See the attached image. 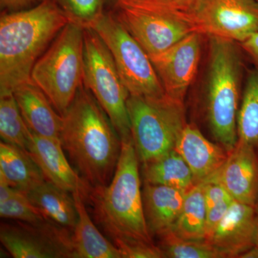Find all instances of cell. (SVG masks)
Segmentation results:
<instances>
[{"label": "cell", "instance_id": "6da1fadb", "mask_svg": "<svg viewBox=\"0 0 258 258\" xmlns=\"http://www.w3.org/2000/svg\"><path fill=\"white\" fill-rule=\"evenodd\" d=\"M62 117L61 144L83 179L91 186L109 184L119 159L121 139L83 84Z\"/></svg>", "mask_w": 258, "mask_h": 258}, {"label": "cell", "instance_id": "7a4b0ae2", "mask_svg": "<svg viewBox=\"0 0 258 258\" xmlns=\"http://www.w3.org/2000/svg\"><path fill=\"white\" fill-rule=\"evenodd\" d=\"M69 23L54 0H42L28 9L2 15L0 94L32 82L34 66Z\"/></svg>", "mask_w": 258, "mask_h": 258}, {"label": "cell", "instance_id": "3957f363", "mask_svg": "<svg viewBox=\"0 0 258 258\" xmlns=\"http://www.w3.org/2000/svg\"><path fill=\"white\" fill-rule=\"evenodd\" d=\"M139 163L133 139L122 142L111 181L91 186L86 197L93 204L97 220L113 240L154 242L144 215Z\"/></svg>", "mask_w": 258, "mask_h": 258}, {"label": "cell", "instance_id": "277c9868", "mask_svg": "<svg viewBox=\"0 0 258 258\" xmlns=\"http://www.w3.org/2000/svg\"><path fill=\"white\" fill-rule=\"evenodd\" d=\"M242 62L235 42L210 37L205 111L217 143L230 152L237 144Z\"/></svg>", "mask_w": 258, "mask_h": 258}, {"label": "cell", "instance_id": "5b68a950", "mask_svg": "<svg viewBox=\"0 0 258 258\" xmlns=\"http://www.w3.org/2000/svg\"><path fill=\"white\" fill-rule=\"evenodd\" d=\"M84 30L70 22L34 66L31 80L63 115L83 85Z\"/></svg>", "mask_w": 258, "mask_h": 258}, {"label": "cell", "instance_id": "8992f818", "mask_svg": "<svg viewBox=\"0 0 258 258\" xmlns=\"http://www.w3.org/2000/svg\"><path fill=\"white\" fill-rule=\"evenodd\" d=\"M127 108L139 162L154 160L173 149L187 124L183 101L168 95L129 96Z\"/></svg>", "mask_w": 258, "mask_h": 258}, {"label": "cell", "instance_id": "52a82bcc", "mask_svg": "<svg viewBox=\"0 0 258 258\" xmlns=\"http://www.w3.org/2000/svg\"><path fill=\"white\" fill-rule=\"evenodd\" d=\"M115 16L149 57L199 31L192 15L161 0H117Z\"/></svg>", "mask_w": 258, "mask_h": 258}, {"label": "cell", "instance_id": "ba28073f", "mask_svg": "<svg viewBox=\"0 0 258 258\" xmlns=\"http://www.w3.org/2000/svg\"><path fill=\"white\" fill-rule=\"evenodd\" d=\"M83 84L108 115L121 142L132 140L127 108L130 94L120 79L109 50L91 28L84 30Z\"/></svg>", "mask_w": 258, "mask_h": 258}, {"label": "cell", "instance_id": "9c48e42d", "mask_svg": "<svg viewBox=\"0 0 258 258\" xmlns=\"http://www.w3.org/2000/svg\"><path fill=\"white\" fill-rule=\"evenodd\" d=\"M89 28L96 32L109 50L129 94L150 97L166 94L149 55L115 15L104 13Z\"/></svg>", "mask_w": 258, "mask_h": 258}, {"label": "cell", "instance_id": "30bf717a", "mask_svg": "<svg viewBox=\"0 0 258 258\" xmlns=\"http://www.w3.org/2000/svg\"><path fill=\"white\" fill-rule=\"evenodd\" d=\"M191 14L210 37L242 43L258 32L257 0H198Z\"/></svg>", "mask_w": 258, "mask_h": 258}, {"label": "cell", "instance_id": "8fae6325", "mask_svg": "<svg viewBox=\"0 0 258 258\" xmlns=\"http://www.w3.org/2000/svg\"><path fill=\"white\" fill-rule=\"evenodd\" d=\"M2 225L0 240L15 258L75 257L72 237L62 227L47 221L40 225L20 222Z\"/></svg>", "mask_w": 258, "mask_h": 258}, {"label": "cell", "instance_id": "7c38bea8", "mask_svg": "<svg viewBox=\"0 0 258 258\" xmlns=\"http://www.w3.org/2000/svg\"><path fill=\"white\" fill-rule=\"evenodd\" d=\"M202 35L193 32L164 52L149 57L166 94L171 98L184 101L196 76L201 56Z\"/></svg>", "mask_w": 258, "mask_h": 258}, {"label": "cell", "instance_id": "4fadbf2b", "mask_svg": "<svg viewBox=\"0 0 258 258\" xmlns=\"http://www.w3.org/2000/svg\"><path fill=\"white\" fill-rule=\"evenodd\" d=\"M257 151L237 140L224 164L205 182L222 186L238 203L255 208L258 200Z\"/></svg>", "mask_w": 258, "mask_h": 258}, {"label": "cell", "instance_id": "5bb4252c", "mask_svg": "<svg viewBox=\"0 0 258 258\" xmlns=\"http://www.w3.org/2000/svg\"><path fill=\"white\" fill-rule=\"evenodd\" d=\"M257 227L256 208L235 200L208 242L222 258L239 257L255 245Z\"/></svg>", "mask_w": 258, "mask_h": 258}, {"label": "cell", "instance_id": "9a60e30c", "mask_svg": "<svg viewBox=\"0 0 258 258\" xmlns=\"http://www.w3.org/2000/svg\"><path fill=\"white\" fill-rule=\"evenodd\" d=\"M60 139L40 137L30 130L28 152L46 181L72 194L79 190L86 198L91 186L69 164Z\"/></svg>", "mask_w": 258, "mask_h": 258}, {"label": "cell", "instance_id": "2e32d148", "mask_svg": "<svg viewBox=\"0 0 258 258\" xmlns=\"http://www.w3.org/2000/svg\"><path fill=\"white\" fill-rule=\"evenodd\" d=\"M175 150L186 161L192 173L195 185L205 182L224 164L229 152L220 144L204 137L193 123L186 124Z\"/></svg>", "mask_w": 258, "mask_h": 258}, {"label": "cell", "instance_id": "e0dca14e", "mask_svg": "<svg viewBox=\"0 0 258 258\" xmlns=\"http://www.w3.org/2000/svg\"><path fill=\"white\" fill-rule=\"evenodd\" d=\"M24 120L32 133L60 139L62 117L46 95L33 82L23 83L13 91Z\"/></svg>", "mask_w": 258, "mask_h": 258}, {"label": "cell", "instance_id": "ac0fdd59", "mask_svg": "<svg viewBox=\"0 0 258 258\" xmlns=\"http://www.w3.org/2000/svg\"><path fill=\"white\" fill-rule=\"evenodd\" d=\"M187 191L144 181L142 200L144 215L151 235L169 230L179 216Z\"/></svg>", "mask_w": 258, "mask_h": 258}, {"label": "cell", "instance_id": "d6986e66", "mask_svg": "<svg viewBox=\"0 0 258 258\" xmlns=\"http://www.w3.org/2000/svg\"><path fill=\"white\" fill-rule=\"evenodd\" d=\"M78 212V220L72 235L75 257L122 258L114 244L107 240L88 215L81 191L72 193Z\"/></svg>", "mask_w": 258, "mask_h": 258}, {"label": "cell", "instance_id": "ffe728a7", "mask_svg": "<svg viewBox=\"0 0 258 258\" xmlns=\"http://www.w3.org/2000/svg\"><path fill=\"white\" fill-rule=\"evenodd\" d=\"M26 194L32 205L48 221L64 230H74L78 212L72 194L47 181Z\"/></svg>", "mask_w": 258, "mask_h": 258}, {"label": "cell", "instance_id": "44dd1931", "mask_svg": "<svg viewBox=\"0 0 258 258\" xmlns=\"http://www.w3.org/2000/svg\"><path fill=\"white\" fill-rule=\"evenodd\" d=\"M0 179L25 193L46 181L28 152L3 141L0 143Z\"/></svg>", "mask_w": 258, "mask_h": 258}, {"label": "cell", "instance_id": "7402d4cb", "mask_svg": "<svg viewBox=\"0 0 258 258\" xmlns=\"http://www.w3.org/2000/svg\"><path fill=\"white\" fill-rule=\"evenodd\" d=\"M144 181L189 191L195 186L192 173L175 149L142 164Z\"/></svg>", "mask_w": 258, "mask_h": 258}, {"label": "cell", "instance_id": "603a6c76", "mask_svg": "<svg viewBox=\"0 0 258 258\" xmlns=\"http://www.w3.org/2000/svg\"><path fill=\"white\" fill-rule=\"evenodd\" d=\"M206 221L204 183H201L186 194L181 212L170 230L185 240L205 241Z\"/></svg>", "mask_w": 258, "mask_h": 258}, {"label": "cell", "instance_id": "cb8c5ba5", "mask_svg": "<svg viewBox=\"0 0 258 258\" xmlns=\"http://www.w3.org/2000/svg\"><path fill=\"white\" fill-rule=\"evenodd\" d=\"M238 139L258 151V67L247 75L242 102L237 115Z\"/></svg>", "mask_w": 258, "mask_h": 258}, {"label": "cell", "instance_id": "d4e9b609", "mask_svg": "<svg viewBox=\"0 0 258 258\" xmlns=\"http://www.w3.org/2000/svg\"><path fill=\"white\" fill-rule=\"evenodd\" d=\"M30 129L25 123L13 93L0 94V136L2 141L28 152Z\"/></svg>", "mask_w": 258, "mask_h": 258}, {"label": "cell", "instance_id": "484cf974", "mask_svg": "<svg viewBox=\"0 0 258 258\" xmlns=\"http://www.w3.org/2000/svg\"><path fill=\"white\" fill-rule=\"evenodd\" d=\"M160 247L164 257L168 258H222L221 254L206 240H185L169 230L159 235Z\"/></svg>", "mask_w": 258, "mask_h": 258}, {"label": "cell", "instance_id": "4316f807", "mask_svg": "<svg viewBox=\"0 0 258 258\" xmlns=\"http://www.w3.org/2000/svg\"><path fill=\"white\" fill-rule=\"evenodd\" d=\"M204 191L207 209L205 240L208 242L235 200L222 186L215 183H205Z\"/></svg>", "mask_w": 258, "mask_h": 258}, {"label": "cell", "instance_id": "83f0119b", "mask_svg": "<svg viewBox=\"0 0 258 258\" xmlns=\"http://www.w3.org/2000/svg\"><path fill=\"white\" fill-rule=\"evenodd\" d=\"M0 216L30 225L48 221L32 205L27 194L18 189L8 200L0 203Z\"/></svg>", "mask_w": 258, "mask_h": 258}, {"label": "cell", "instance_id": "f1b7e54d", "mask_svg": "<svg viewBox=\"0 0 258 258\" xmlns=\"http://www.w3.org/2000/svg\"><path fill=\"white\" fill-rule=\"evenodd\" d=\"M70 22L89 28L104 14V0H54Z\"/></svg>", "mask_w": 258, "mask_h": 258}, {"label": "cell", "instance_id": "f546056e", "mask_svg": "<svg viewBox=\"0 0 258 258\" xmlns=\"http://www.w3.org/2000/svg\"><path fill=\"white\" fill-rule=\"evenodd\" d=\"M122 258H163L162 251L154 242L139 240H114Z\"/></svg>", "mask_w": 258, "mask_h": 258}, {"label": "cell", "instance_id": "4dcf8cb0", "mask_svg": "<svg viewBox=\"0 0 258 258\" xmlns=\"http://www.w3.org/2000/svg\"><path fill=\"white\" fill-rule=\"evenodd\" d=\"M42 1V0H0V6L5 13H12L28 9Z\"/></svg>", "mask_w": 258, "mask_h": 258}, {"label": "cell", "instance_id": "1f68e13d", "mask_svg": "<svg viewBox=\"0 0 258 258\" xmlns=\"http://www.w3.org/2000/svg\"><path fill=\"white\" fill-rule=\"evenodd\" d=\"M240 45L258 67V32L240 43Z\"/></svg>", "mask_w": 258, "mask_h": 258}, {"label": "cell", "instance_id": "d6a6232c", "mask_svg": "<svg viewBox=\"0 0 258 258\" xmlns=\"http://www.w3.org/2000/svg\"><path fill=\"white\" fill-rule=\"evenodd\" d=\"M166 5L181 11L191 13V10L198 0H161Z\"/></svg>", "mask_w": 258, "mask_h": 258}, {"label": "cell", "instance_id": "836d02e7", "mask_svg": "<svg viewBox=\"0 0 258 258\" xmlns=\"http://www.w3.org/2000/svg\"><path fill=\"white\" fill-rule=\"evenodd\" d=\"M15 191V189L10 186L4 179H0V203H3L8 200Z\"/></svg>", "mask_w": 258, "mask_h": 258}, {"label": "cell", "instance_id": "e575fe53", "mask_svg": "<svg viewBox=\"0 0 258 258\" xmlns=\"http://www.w3.org/2000/svg\"><path fill=\"white\" fill-rule=\"evenodd\" d=\"M239 258H258V247L254 245L247 251L241 254Z\"/></svg>", "mask_w": 258, "mask_h": 258}, {"label": "cell", "instance_id": "d590c367", "mask_svg": "<svg viewBox=\"0 0 258 258\" xmlns=\"http://www.w3.org/2000/svg\"><path fill=\"white\" fill-rule=\"evenodd\" d=\"M255 245L258 247V227L257 232H256V237H255Z\"/></svg>", "mask_w": 258, "mask_h": 258}, {"label": "cell", "instance_id": "8d00e7d4", "mask_svg": "<svg viewBox=\"0 0 258 258\" xmlns=\"http://www.w3.org/2000/svg\"><path fill=\"white\" fill-rule=\"evenodd\" d=\"M255 208H256V210H257V212L258 214V200H257V205H256V206H255Z\"/></svg>", "mask_w": 258, "mask_h": 258}, {"label": "cell", "instance_id": "74e56055", "mask_svg": "<svg viewBox=\"0 0 258 258\" xmlns=\"http://www.w3.org/2000/svg\"><path fill=\"white\" fill-rule=\"evenodd\" d=\"M116 1H117V0H116Z\"/></svg>", "mask_w": 258, "mask_h": 258}, {"label": "cell", "instance_id": "f35d334b", "mask_svg": "<svg viewBox=\"0 0 258 258\" xmlns=\"http://www.w3.org/2000/svg\"><path fill=\"white\" fill-rule=\"evenodd\" d=\"M257 1H258V0H257Z\"/></svg>", "mask_w": 258, "mask_h": 258}]
</instances>
